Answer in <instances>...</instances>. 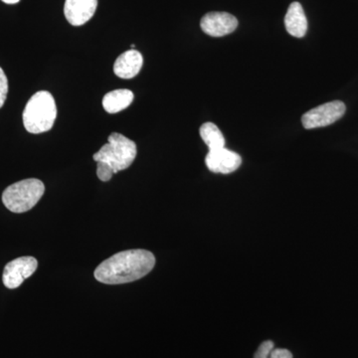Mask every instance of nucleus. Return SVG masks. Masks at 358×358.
Wrapping results in <instances>:
<instances>
[{"mask_svg":"<svg viewBox=\"0 0 358 358\" xmlns=\"http://www.w3.org/2000/svg\"><path fill=\"white\" fill-rule=\"evenodd\" d=\"M37 267L38 262L34 257H20L7 264L2 275V282L7 289H17L26 279L34 274Z\"/></svg>","mask_w":358,"mask_h":358,"instance_id":"obj_6","label":"nucleus"},{"mask_svg":"<svg viewBox=\"0 0 358 358\" xmlns=\"http://www.w3.org/2000/svg\"><path fill=\"white\" fill-rule=\"evenodd\" d=\"M96 6L98 0H66V20L73 26L84 25L93 17Z\"/></svg>","mask_w":358,"mask_h":358,"instance_id":"obj_9","label":"nucleus"},{"mask_svg":"<svg viewBox=\"0 0 358 358\" xmlns=\"http://www.w3.org/2000/svg\"><path fill=\"white\" fill-rule=\"evenodd\" d=\"M268 358H293V355L285 348H274L270 353Z\"/></svg>","mask_w":358,"mask_h":358,"instance_id":"obj_17","label":"nucleus"},{"mask_svg":"<svg viewBox=\"0 0 358 358\" xmlns=\"http://www.w3.org/2000/svg\"><path fill=\"white\" fill-rule=\"evenodd\" d=\"M7 93H8V80L4 71L0 67V109L6 103Z\"/></svg>","mask_w":358,"mask_h":358,"instance_id":"obj_15","label":"nucleus"},{"mask_svg":"<svg viewBox=\"0 0 358 358\" xmlns=\"http://www.w3.org/2000/svg\"><path fill=\"white\" fill-rule=\"evenodd\" d=\"M134 95L131 90H114L106 94L103 99V107L109 114H117L127 109L133 103Z\"/></svg>","mask_w":358,"mask_h":358,"instance_id":"obj_12","label":"nucleus"},{"mask_svg":"<svg viewBox=\"0 0 358 358\" xmlns=\"http://www.w3.org/2000/svg\"><path fill=\"white\" fill-rule=\"evenodd\" d=\"M200 27L205 34L211 37H223L234 32L238 27V20L227 13H209L200 21Z\"/></svg>","mask_w":358,"mask_h":358,"instance_id":"obj_7","label":"nucleus"},{"mask_svg":"<svg viewBox=\"0 0 358 358\" xmlns=\"http://www.w3.org/2000/svg\"><path fill=\"white\" fill-rule=\"evenodd\" d=\"M44 183L36 178L24 179L13 183L2 193V202L13 213L29 211L43 196Z\"/></svg>","mask_w":358,"mask_h":358,"instance_id":"obj_3","label":"nucleus"},{"mask_svg":"<svg viewBox=\"0 0 358 358\" xmlns=\"http://www.w3.org/2000/svg\"><path fill=\"white\" fill-rule=\"evenodd\" d=\"M93 157L96 162L109 164L117 173L131 166L136 157V145L122 134L113 133L108 138V143L103 145Z\"/></svg>","mask_w":358,"mask_h":358,"instance_id":"obj_4","label":"nucleus"},{"mask_svg":"<svg viewBox=\"0 0 358 358\" xmlns=\"http://www.w3.org/2000/svg\"><path fill=\"white\" fill-rule=\"evenodd\" d=\"M205 164L207 169L214 173L229 174L236 171L242 164V159L236 152L227 148L209 150Z\"/></svg>","mask_w":358,"mask_h":358,"instance_id":"obj_8","label":"nucleus"},{"mask_svg":"<svg viewBox=\"0 0 358 358\" xmlns=\"http://www.w3.org/2000/svg\"><path fill=\"white\" fill-rule=\"evenodd\" d=\"M345 105L341 101H333L308 110L301 117L305 129L324 128L338 121L345 114Z\"/></svg>","mask_w":358,"mask_h":358,"instance_id":"obj_5","label":"nucleus"},{"mask_svg":"<svg viewBox=\"0 0 358 358\" xmlns=\"http://www.w3.org/2000/svg\"><path fill=\"white\" fill-rule=\"evenodd\" d=\"M1 1H3L4 3L6 4H16L18 3V2L20 1V0H1Z\"/></svg>","mask_w":358,"mask_h":358,"instance_id":"obj_18","label":"nucleus"},{"mask_svg":"<svg viewBox=\"0 0 358 358\" xmlns=\"http://www.w3.org/2000/svg\"><path fill=\"white\" fill-rule=\"evenodd\" d=\"M155 258L152 252L143 249L120 252L96 267V281L107 285H121L138 281L152 272Z\"/></svg>","mask_w":358,"mask_h":358,"instance_id":"obj_1","label":"nucleus"},{"mask_svg":"<svg viewBox=\"0 0 358 358\" xmlns=\"http://www.w3.org/2000/svg\"><path fill=\"white\" fill-rule=\"evenodd\" d=\"M200 136L209 150H219L225 148V138L223 134L216 124L212 122H205L200 128Z\"/></svg>","mask_w":358,"mask_h":358,"instance_id":"obj_13","label":"nucleus"},{"mask_svg":"<svg viewBox=\"0 0 358 358\" xmlns=\"http://www.w3.org/2000/svg\"><path fill=\"white\" fill-rule=\"evenodd\" d=\"M57 117L55 99L47 91L35 93L26 103L23 124L30 134H42L53 128Z\"/></svg>","mask_w":358,"mask_h":358,"instance_id":"obj_2","label":"nucleus"},{"mask_svg":"<svg viewBox=\"0 0 358 358\" xmlns=\"http://www.w3.org/2000/svg\"><path fill=\"white\" fill-rule=\"evenodd\" d=\"M143 65V55L136 49H131L117 58L114 64V72L122 79H131L140 73Z\"/></svg>","mask_w":358,"mask_h":358,"instance_id":"obj_10","label":"nucleus"},{"mask_svg":"<svg viewBox=\"0 0 358 358\" xmlns=\"http://www.w3.org/2000/svg\"><path fill=\"white\" fill-rule=\"evenodd\" d=\"M273 350H274V343L272 341H264L256 350L254 358H268Z\"/></svg>","mask_w":358,"mask_h":358,"instance_id":"obj_16","label":"nucleus"},{"mask_svg":"<svg viewBox=\"0 0 358 358\" xmlns=\"http://www.w3.org/2000/svg\"><path fill=\"white\" fill-rule=\"evenodd\" d=\"M114 174V171H113L112 167H110L109 164H105V162H98V166H96V176H98L100 180L103 181V182H107V181L112 179Z\"/></svg>","mask_w":358,"mask_h":358,"instance_id":"obj_14","label":"nucleus"},{"mask_svg":"<svg viewBox=\"0 0 358 358\" xmlns=\"http://www.w3.org/2000/svg\"><path fill=\"white\" fill-rule=\"evenodd\" d=\"M285 26H286L289 34L296 37V38H303L307 33V16H306L303 6L299 2H293L289 6L286 16H285Z\"/></svg>","mask_w":358,"mask_h":358,"instance_id":"obj_11","label":"nucleus"}]
</instances>
